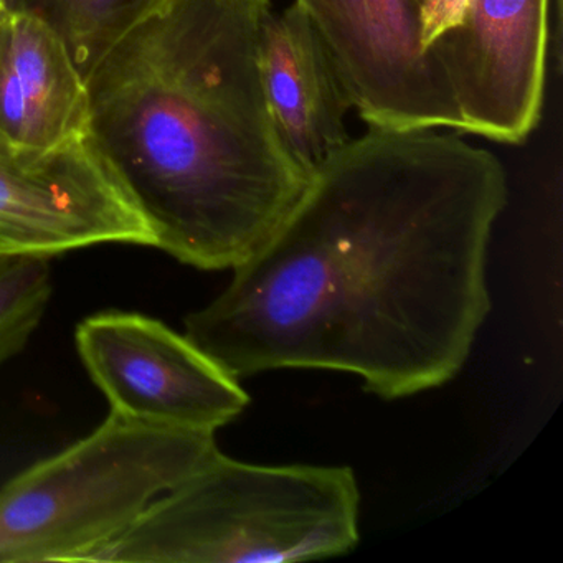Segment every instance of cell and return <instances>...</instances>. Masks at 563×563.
<instances>
[{
  "label": "cell",
  "mask_w": 563,
  "mask_h": 563,
  "mask_svg": "<svg viewBox=\"0 0 563 563\" xmlns=\"http://www.w3.org/2000/svg\"><path fill=\"white\" fill-rule=\"evenodd\" d=\"M0 14H2V12H0Z\"/></svg>",
  "instance_id": "cell-14"
},
{
  "label": "cell",
  "mask_w": 563,
  "mask_h": 563,
  "mask_svg": "<svg viewBox=\"0 0 563 563\" xmlns=\"http://www.w3.org/2000/svg\"><path fill=\"white\" fill-rule=\"evenodd\" d=\"M263 90L276 133L296 164L312 176L351 136L347 90L321 37L298 2L269 12L260 34Z\"/></svg>",
  "instance_id": "cell-9"
},
{
  "label": "cell",
  "mask_w": 563,
  "mask_h": 563,
  "mask_svg": "<svg viewBox=\"0 0 563 563\" xmlns=\"http://www.w3.org/2000/svg\"><path fill=\"white\" fill-rule=\"evenodd\" d=\"M368 128L464 133L453 91L421 44L417 0H296Z\"/></svg>",
  "instance_id": "cell-8"
},
{
  "label": "cell",
  "mask_w": 563,
  "mask_h": 563,
  "mask_svg": "<svg viewBox=\"0 0 563 563\" xmlns=\"http://www.w3.org/2000/svg\"><path fill=\"white\" fill-rule=\"evenodd\" d=\"M421 44L464 133L520 144L542 114L550 0H417Z\"/></svg>",
  "instance_id": "cell-5"
},
{
  "label": "cell",
  "mask_w": 563,
  "mask_h": 563,
  "mask_svg": "<svg viewBox=\"0 0 563 563\" xmlns=\"http://www.w3.org/2000/svg\"><path fill=\"white\" fill-rule=\"evenodd\" d=\"M361 489L349 466H260L217 451L91 562L286 563L358 543Z\"/></svg>",
  "instance_id": "cell-3"
},
{
  "label": "cell",
  "mask_w": 563,
  "mask_h": 563,
  "mask_svg": "<svg viewBox=\"0 0 563 563\" xmlns=\"http://www.w3.org/2000/svg\"><path fill=\"white\" fill-rule=\"evenodd\" d=\"M269 0H154L90 65L87 130L164 250L206 272L249 260L311 176L263 90Z\"/></svg>",
  "instance_id": "cell-2"
},
{
  "label": "cell",
  "mask_w": 563,
  "mask_h": 563,
  "mask_svg": "<svg viewBox=\"0 0 563 563\" xmlns=\"http://www.w3.org/2000/svg\"><path fill=\"white\" fill-rule=\"evenodd\" d=\"M77 347L111 411L123 417L216 433L249 407L239 378L186 334L147 316H91L78 325Z\"/></svg>",
  "instance_id": "cell-7"
},
{
  "label": "cell",
  "mask_w": 563,
  "mask_h": 563,
  "mask_svg": "<svg viewBox=\"0 0 563 563\" xmlns=\"http://www.w3.org/2000/svg\"><path fill=\"white\" fill-rule=\"evenodd\" d=\"M51 296L47 258L0 255V367L27 345Z\"/></svg>",
  "instance_id": "cell-12"
},
{
  "label": "cell",
  "mask_w": 563,
  "mask_h": 563,
  "mask_svg": "<svg viewBox=\"0 0 563 563\" xmlns=\"http://www.w3.org/2000/svg\"><path fill=\"white\" fill-rule=\"evenodd\" d=\"M4 0H0V12H4Z\"/></svg>",
  "instance_id": "cell-13"
},
{
  "label": "cell",
  "mask_w": 563,
  "mask_h": 563,
  "mask_svg": "<svg viewBox=\"0 0 563 563\" xmlns=\"http://www.w3.org/2000/svg\"><path fill=\"white\" fill-rule=\"evenodd\" d=\"M507 203L489 151L437 130L351 137L186 335L235 378L347 372L382 400L453 380L490 312Z\"/></svg>",
  "instance_id": "cell-1"
},
{
  "label": "cell",
  "mask_w": 563,
  "mask_h": 563,
  "mask_svg": "<svg viewBox=\"0 0 563 563\" xmlns=\"http://www.w3.org/2000/svg\"><path fill=\"white\" fill-rule=\"evenodd\" d=\"M154 0H4L8 12L34 15L67 45L81 75Z\"/></svg>",
  "instance_id": "cell-11"
},
{
  "label": "cell",
  "mask_w": 563,
  "mask_h": 563,
  "mask_svg": "<svg viewBox=\"0 0 563 563\" xmlns=\"http://www.w3.org/2000/svg\"><path fill=\"white\" fill-rule=\"evenodd\" d=\"M87 87L60 35L34 15L0 14V141L51 147L87 130Z\"/></svg>",
  "instance_id": "cell-10"
},
{
  "label": "cell",
  "mask_w": 563,
  "mask_h": 563,
  "mask_svg": "<svg viewBox=\"0 0 563 563\" xmlns=\"http://www.w3.org/2000/svg\"><path fill=\"white\" fill-rule=\"evenodd\" d=\"M156 236L88 130L51 147L0 141V255L48 256Z\"/></svg>",
  "instance_id": "cell-6"
},
{
  "label": "cell",
  "mask_w": 563,
  "mask_h": 563,
  "mask_svg": "<svg viewBox=\"0 0 563 563\" xmlns=\"http://www.w3.org/2000/svg\"><path fill=\"white\" fill-rule=\"evenodd\" d=\"M217 451L212 431L110 411L84 440L0 487V563L91 562Z\"/></svg>",
  "instance_id": "cell-4"
}]
</instances>
